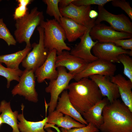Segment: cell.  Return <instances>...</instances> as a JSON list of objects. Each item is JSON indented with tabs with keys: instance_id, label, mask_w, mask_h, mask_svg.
<instances>
[{
	"instance_id": "4fadbf2b",
	"label": "cell",
	"mask_w": 132,
	"mask_h": 132,
	"mask_svg": "<svg viewBox=\"0 0 132 132\" xmlns=\"http://www.w3.org/2000/svg\"><path fill=\"white\" fill-rule=\"evenodd\" d=\"M62 16L71 19L87 27L95 22L96 19H91L89 13L91 6H77L71 3L69 6L60 9Z\"/></svg>"
},
{
	"instance_id": "44dd1931",
	"label": "cell",
	"mask_w": 132,
	"mask_h": 132,
	"mask_svg": "<svg viewBox=\"0 0 132 132\" xmlns=\"http://www.w3.org/2000/svg\"><path fill=\"white\" fill-rule=\"evenodd\" d=\"M56 110L49 114L47 123L53 124L66 129L83 127L86 125L78 122L70 116L65 115Z\"/></svg>"
},
{
	"instance_id": "603a6c76",
	"label": "cell",
	"mask_w": 132,
	"mask_h": 132,
	"mask_svg": "<svg viewBox=\"0 0 132 132\" xmlns=\"http://www.w3.org/2000/svg\"><path fill=\"white\" fill-rule=\"evenodd\" d=\"M0 113L3 123L10 125L12 129V132H20L18 126V112L17 111H12L10 102H7L5 100L1 102Z\"/></svg>"
},
{
	"instance_id": "7402d4cb",
	"label": "cell",
	"mask_w": 132,
	"mask_h": 132,
	"mask_svg": "<svg viewBox=\"0 0 132 132\" xmlns=\"http://www.w3.org/2000/svg\"><path fill=\"white\" fill-rule=\"evenodd\" d=\"M22 113L19 114L17 119L18 126L20 132H46L44 127L47 123V118L46 117L42 120L37 121H31L27 120L24 118L23 113L24 106L21 105Z\"/></svg>"
},
{
	"instance_id": "52a82bcc",
	"label": "cell",
	"mask_w": 132,
	"mask_h": 132,
	"mask_svg": "<svg viewBox=\"0 0 132 132\" xmlns=\"http://www.w3.org/2000/svg\"><path fill=\"white\" fill-rule=\"evenodd\" d=\"M36 79L33 70L25 69L19 83L12 90L11 94L13 96L17 95L22 96L30 101L37 102L38 99V94L35 88Z\"/></svg>"
},
{
	"instance_id": "d6986e66",
	"label": "cell",
	"mask_w": 132,
	"mask_h": 132,
	"mask_svg": "<svg viewBox=\"0 0 132 132\" xmlns=\"http://www.w3.org/2000/svg\"><path fill=\"white\" fill-rule=\"evenodd\" d=\"M109 103L106 97L102 99L83 113V118L88 124H92L99 129L103 122V109Z\"/></svg>"
},
{
	"instance_id": "f1b7e54d",
	"label": "cell",
	"mask_w": 132,
	"mask_h": 132,
	"mask_svg": "<svg viewBox=\"0 0 132 132\" xmlns=\"http://www.w3.org/2000/svg\"><path fill=\"white\" fill-rule=\"evenodd\" d=\"M111 2L113 6L121 8L132 20V8L129 2L125 0H112Z\"/></svg>"
},
{
	"instance_id": "30bf717a",
	"label": "cell",
	"mask_w": 132,
	"mask_h": 132,
	"mask_svg": "<svg viewBox=\"0 0 132 132\" xmlns=\"http://www.w3.org/2000/svg\"><path fill=\"white\" fill-rule=\"evenodd\" d=\"M116 70V66L114 63L98 59L88 63L82 71L74 76L73 79L77 81L83 78H88L95 75L110 77L114 75Z\"/></svg>"
},
{
	"instance_id": "8992f818",
	"label": "cell",
	"mask_w": 132,
	"mask_h": 132,
	"mask_svg": "<svg viewBox=\"0 0 132 132\" xmlns=\"http://www.w3.org/2000/svg\"><path fill=\"white\" fill-rule=\"evenodd\" d=\"M39 35L38 43L31 44L32 49L28 54L22 63L25 69L35 70L44 63L47 57L49 51L44 46V30L40 26L37 27Z\"/></svg>"
},
{
	"instance_id": "f546056e",
	"label": "cell",
	"mask_w": 132,
	"mask_h": 132,
	"mask_svg": "<svg viewBox=\"0 0 132 132\" xmlns=\"http://www.w3.org/2000/svg\"><path fill=\"white\" fill-rule=\"evenodd\" d=\"M61 132H99V129L92 124L88 123L85 126L66 129L61 128Z\"/></svg>"
},
{
	"instance_id": "8d00e7d4",
	"label": "cell",
	"mask_w": 132,
	"mask_h": 132,
	"mask_svg": "<svg viewBox=\"0 0 132 132\" xmlns=\"http://www.w3.org/2000/svg\"><path fill=\"white\" fill-rule=\"evenodd\" d=\"M3 123V122L2 119L0 116V126Z\"/></svg>"
},
{
	"instance_id": "ac0fdd59",
	"label": "cell",
	"mask_w": 132,
	"mask_h": 132,
	"mask_svg": "<svg viewBox=\"0 0 132 132\" xmlns=\"http://www.w3.org/2000/svg\"><path fill=\"white\" fill-rule=\"evenodd\" d=\"M56 110L63 114L68 115L76 121L87 125L88 123L74 108L70 102L67 90L64 91L58 98Z\"/></svg>"
},
{
	"instance_id": "ffe728a7",
	"label": "cell",
	"mask_w": 132,
	"mask_h": 132,
	"mask_svg": "<svg viewBox=\"0 0 132 132\" xmlns=\"http://www.w3.org/2000/svg\"><path fill=\"white\" fill-rule=\"evenodd\" d=\"M59 23L64 30L66 39L69 42L76 41L84 33L87 27L69 18L62 16Z\"/></svg>"
},
{
	"instance_id": "9a60e30c",
	"label": "cell",
	"mask_w": 132,
	"mask_h": 132,
	"mask_svg": "<svg viewBox=\"0 0 132 132\" xmlns=\"http://www.w3.org/2000/svg\"><path fill=\"white\" fill-rule=\"evenodd\" d=\"M88 63L83 59L70 54L68 51L64 50L57 55L56 66L64 67L68 73L74 76L78 74L85 68Z\"/></svg>"
},
{
	"instance_id": "d590c367",
	"label": "cell",
	"mask_w": 132,
	"mask_h": 132,
	"mask_svg": "<svg viewBox=\"0 0 132 132\" xmlns=\"http://www.w3.org/2000/svg\"><path fill=\"white\" fill-rule=\"evenodd\" d=\"M44 129H45L46 132H55L52 130L50 127H47Z\"/></svg>"
},
{
	"instance_id": "9c48e42d",
	"label": "cell",
	"mask_w": 132,
	"mask_h": 132,
	"mask_svg": "<svg viewBox=\"0 0 132 132\" xmlns=\"http://www.w3.org/2000/svg\"><path fill=\"white\" fill-rule=\"evenodd\" d=\"M94 55L98 59L113 63H120L118 56L125 54L132 55V51L126 50L111 42H98L92 49Z\"/></svg>"
},
{
	"instance_id": "5b68a950",
	"label": "cell",
	"mask_w": 132,
	"mask_h": 132,
	"mask_svg": "<svg viewBox=\"0 0 132 132\" xmlns=\"http://www.w3.org/2000/svg\"><path fill=\"white\" fill-rule=\"evenodd\" d=\"M58 72L57 77L55 79L50 81L48 86L45 88V91L50 95V99L48 105L49 114L56 108L59 95L64 90H67L70 80L74 76L67 72L64 67L57 68Z\"/></svg>"
},
{
	"instance_id": "83f0119b",
	"label": "cell",
	"mask_w": 132,
	"mask_h": 132,
	"mask_svg": "<svg viewBox=\"0 0 132 132\" xmlns=\"http://www.w3.org/2000/svg\"><path fill=\"white\" fill-rule=\"evenodd\" d=\"M0 39L3 40L9 46L15 45L17 42L4 23L2 18H0Z\"/></svg>"
},
{
	"instance_id": "484cf974",
	"label": "cell",
	"mask_w": 132,
	"mask_h": 132,
	"mask_svg": "<svg viewBox=\"0 0 132 132\" xmlns=\"http://www.w3.org/2000/svg\"><path fill=\"white\" fill-rule=\"evenodd\" d=\"M60 0H44L43 1L47 5L46 13L51 16H53L54 19L59 23L62 17L59 7Z\"/></svg>"
},
{
	"instance_id": "d4e9b609",
	"label": "cell",
	"mask_w": 132,
	"mask_h": 132,
	"mask_svg": "<svg viewBox=\"0 0 132 132\" xmlns=\"http://www.w3.org/2000/svg\"><path fill=\"white\" fill-rule=\"evenodd\" d=\"M23 72V71L20 69H15L6 67L0 62V76L4 77L6 79L7 88L10 87V83L12 80L19 81Z\"/></svg>"
},
{
	"instance_id": "4316f807",
	"label": "cell",
	"mask_w": 132,
	"mask_h": 132,
	"mask_svg": "<svg viewBox=\"0 0 132 132\" xmlns=\"http://www.w3.org/2000/svg\"><path fill=\"white\" fill-rule=\"evenodd\" d=\"M119 61L124 67V74L132 82V59L129 55L125 54L120 55L118 57Z\"/></svg>"
},
{
	"instance_id": "e575fe53",
	"label": "cell",
	"mask_w": 132,
	"mask_h": 132,
	"mask_svg": "<svg viewBox=\"0 0 132 132\" xmlns=\"http://www.w3.org/2000/svg\"><path fill=\"white\" fill-rule=\"evenodd\" d=\"M98 15V13L94 10H91L89 13V18L91 19H96Z\"/></svg>"
},
{
	"instance_id": "6da1fadb",
	"label": "cell",
	"mask_w": 132,
	"mask_h": 132,
	"mask_svg": "<svg viewBox=\"0 0 132 132\" xmlns=\"http://www.w3.org/2000/svg\"><path fill=\"white\" fill-rule=\"evenodd\" d=\"M67 90L70 102L81 115L102 99L96 84L88 78L71 83Z\"/></svg>"
},
{
	"instance_id": "8fae6325",
	"label": "cell",
	"mask_w": 132,
	"mask_h": 132,
	"mask_svg": "<svg viewBox=\"0 0 132 132\" xmlns=\"http://www.w3.org/2000/svg\"><path fill=\"white\" fill-rule=\"evenodd\" d=\"M95 22L87 27L83 35L80 38V41L70 50L71 54L78 57L89 63L98 59L91 53V50L98 42L94 41L89 34V32Z\"/></svg>"
},
{
	"instance_id": "e0dca14e",
	"label": "cell",
	"mask_w": 132,
	"mask_h": 132,
	"mask_svg": "<svg viewBox=\"0 0 132 132\" xmlns=\"http://www.w3.org/2000/svg\"><path fill=\"white\" fill-rule=\"evenodd\" d=\"M110 77L111 81L117 86L123 102L132 112V82L120 74Z\"/></svg>"
},
{
	"instance_id": "1f68e13d",
	"label": "cell",
	"mask_w": 132,
	"mask_h": 132,
	"mask_svg": "<svg viewBox=\"0 0 132 132\" xmlns=\"http://www.w3.org/2000/svg\"><path fill=\"white\" fill-rule=\"evenodd\" d=\"M106 42L112 43L123 49L132 51V38L110 40Z\"/></svg>"
},
{
	"instance_id": "cb8c5ba5",
	"label": "cell",
	"mask_w": 132,
	"mask_h": 132,
	"mask_svg": "<svg viewBox=\"0 0 132 132\" xmlns=\"http://www.w3.org/2000/svg\"><path fill=\"white\" fill-rule=\"evenodd\" d=\"M32 47L26 46L22 50L14 53L0 55V62L4 63L8 68L19 69V66L30 51Z\"/></svg>"
},
{
	"instance_id": "d6a6232c",
	"label": "cell",
	"mask_w": 132,
	"mask_h": 132,
	"mask_svg": "<svg viewBox=\"0 0 132 132\" xmlns=\"http://www.w3.org/2000/svg\"><path fill=\"white\" fill-rule=\"evenodd\" d=\"M26 5L18 3V6L16 8L13 15V19L15 20L24 16L28 11Z\"/></svg>"
},
{
	"instance_id": "7a4b0ae2",
	"label": "cell",
	"mask_w": 132,
	"mask_h": 132,
	"mask_svg": "<svg viewBox=\"0 0 132 132\" xmlns=\"http://www.w3.org/2000/svg\"><path fill=\"white\" fill-rule=\"evenodd\" d=\"M102 132H132V112L118 99L109 103L103 111Z\"/></svg>"
},
{
	"instance_id": "5bb4252c",
	"label": "cell",
	"mask_w": 132,
	"mask_h": 132,
	"mask_svg": "<svg viewBox=\"0 0 132 132\" xmlns=\"http://www.w3.org/2000/svg\"><path fill=\"white\" fill-rule=\"evenodd\" d=\"M57 55L55 49L49 51L47 58L44 63L34 72L38 83L43 82L46 79L52 80L57 77L58 72L56 66Z\"/></svg>"
},
{
	"instance_id": "4dcf8cb0",
	"label": "cell",
	"mask_w": 132,
	"mask_h": 132,
	"mask_svg": "<svg viewBox=\"0 0 132 132\" xmlns=\"http://www.w3.org/2000/svg\"><path fill=\"white\" fill-rule=\"evenodd\" d=\"M112 0H74L72 3L77 6H89L92 5L104 6Z\"/></svg>"
},
{
	"instance_id": "277c9868",
	"label": "cell",
	"mask_w": 132,
	"mask_h": 132,
	"mask_svg": "<svg viewBox=\"0 0 132 132\" xmlns=\"http://www.w3.org/2000/svg\"><path fill=\"white\" fill-rule=\"evenodd\" d=\"M44 30V44L49 51L55 49L57 55L64 50L68 51L71 48L65 43L66 39L65 32L59 23L55 19L43 21L40 25Z\"/></svg>"
},
{
	"instance_id": "7c38bea8",
	"label": "cell",
	"mask_w": 132,
	"mask_h": 132,
	"mask_svg": "<svg viewBox=\"0 0 132 132\" xmlns=\"http://www.w3.org/2000/svg\"><path fill=\"white\" fill-rule=\"evenodd\" d=\"M92 39L101 43L111 40L125 39L132 38V34L118 32L110 26L101 23L95 24L89 32Z\"/></svg>"
},
{
	"instance_id": "2e32d148",
	"label": "cell",
	"mask_w": 132,
	"mask_h": 132,
	"mask_svg": "<svg viewBox=\"0 0 132 132\" xmlns=\"http://www.w3.org/2000/svg\"><path fill=\"white\" fill-rule=\"evenodd\" d=\"M89 77L95 83L102 96L106 97L109 103L112 102L120 97L117 86L111 81L110 77L102 75H95Z\"/></svg>"
},
{
	"instance_id": "3957f363",
	"label": "cell",
	"mask_w": 132,
	"mask_h": 132,
	"mask_svg": "<svg viewBox=\"0 0 132 132\" xmlns=\"http://www.w3.org/2000/svg\"><path fill=\"white\" fill-rule=\"evenodd\" d=\"M44 19L43 12L39 11L35 7L30 12L28 11L23 17L16 20L14 35L17 42H25L26 46L32 47L31 38L35 29L40 25Z\"/></svg>"
},
{
	"instance_id": "ba28073f",
	"label": "cell",
	"mask_w": 132,
	"mask_h": 132,
	"mask_svg": "<svg viewBox=\"0 0 132 132\" xmlns=\"http://www.w3.org/2000/svg\"><path fill=\"white\" fill-rule=\"evenodd\" d=\"M98 15L95 20V24L105 21L117 31L132 34V23L124 14H113L107 11L103 6H98Z\"/></svg>"
},
{
	"instance_id": "836d02e7",
	"label": "cell",
	"mask_w": 132,
	"mask_h": 132,
	"mask_svg": "<svg viewBox=\"0 0 132 132\" xmlns=\"http://www.w3.org/2000/svg\"><path fill=\"white\" fill-rule=\"evenodd\" d=\"M74 0H60L58 4L59 9L67 7Z\"/></svg>"
}]
</instances>
